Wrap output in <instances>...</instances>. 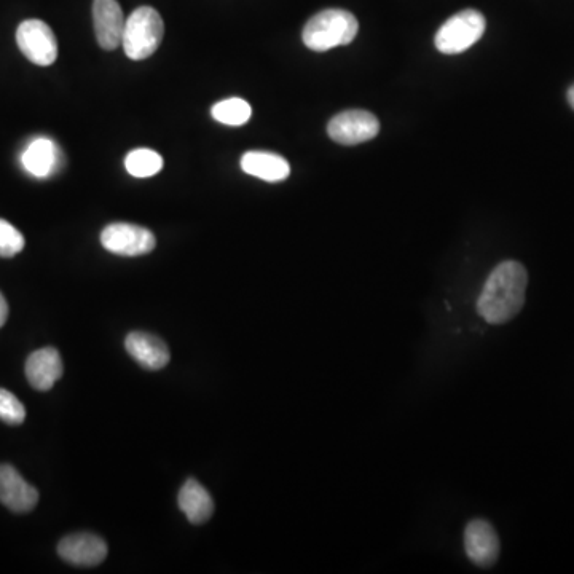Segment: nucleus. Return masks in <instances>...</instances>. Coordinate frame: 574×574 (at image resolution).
Instances as JSON below:
<instances>
[{
    "mask_svg": "<svg viewBox=\"0 0 574 574\" xmlns=\"http://www.w3.org/2000/svg\"><path fill=\"white\" fill-rule=\"evenodd\" d=\"M0 420L10 426H20L26 420V409L20 399L0 388Z\"/></svg>",
    "mask_w": 574,
    "mask_h": 574,
    "instance_id": "nucleus-20",
    "label": "nucleus"
},
{
    "mask_svg": "<svg viewBox=\"0 0 574 574\" xmlns=\"http://www.w3.org/2000/svg\"><path fill=\"white\" fill-rule=\"evenodd\" d=\"M165 36V23L152 7H139L128 16L123 31L122 47L133 61L150 58Z\"/></svg>",
    "mask_w": 574,
    "mask_h": 574,
    "instance_id": "nucleus-3",
    "label": "nucleus"
},
{
    "mask_svg": "<svg viewBox=\"0 0 574 574\" xmlns=\"http://www.w3.org/2000/svg\"><path fill=\"white\" fill-rule=\"evenodd\" d=\"M125 348L131 354V358L146 369L160 370L170 362V350L157 335L131 332L125 339Z\"/></svg>",
    "mask_w": 574,
    "mask_h": 574,
    "instance_id": "nucleus-13",
    "label": "nucleus"
},
{
    "mask_svg": "<svg viewBox=\"0 0 574 574\" xmlns=\"http://www.w3.org/2000/svg\"><path fill=\"white\" fill-rule=\"evenodd\" d=\"M126 171L134 177H152L160 173L163 168L162 155L155 150L138 149L133 150L125 158Z\"/></svg>",
    "mask_w": 574,
    "mask_h": 574,
    "instance_id": "nucleus-17",
    "label": "nucleus"
},
{
    "mask_svg": "<svg viewBox=\"0 0 574 574\" xmlns=\"http://www.w3.org/2000/svg\"><path fill=\"white\" fill-rule=\"evenodd\" d=\"M380 131V122L374 114L367 111H345L335 115L329 125L327 134L332 141L343 146H356L370 141Z\"/></svg>",
    "mask_w": 574,
    "mask_h": 574,
    "instance_id": "nucleus-7",
    "label": "nucleus"
},
{
    "mask_svg": "<svg viewBox=\"0 0 574 574\" xmlns=\"http://www.w3.org/2000/svg\"><path fill=\"white\" fill-rule=\"evenodd\" d=\"M101 243L107 251L117 256L138 257L154 251L157 240L154 233L141 225L117 222L103 230Z\"/></svg>",
    "mask_w": 574,
    "mask_h": 574,
    "instance_id": "nucleus-6",
    "label": "nucleus"
},
{
    "mask_svg": "<svg viewBox=\"0 0 574 574\" xmlns=\"http://www.w3.org/2000/svg\"><path fill=\"white\" fill-rule=\"evenodd\" d=\"M24 244L26 241H24L23 233L15 229L10 222L0 219V257L4 259L15 257L23 251Z\"/></svg>",
    "mask_w": 574,
    "mask_h": 574,
    "instance_id": "nucleus-19",
    "label": "nucleus"
},
{
    "mask_svg": "<svg viewBox=\"0 0 574 574\" xmlns=\"http://www.w3.org/2000/svg\"><path fill=\"white\" fill-rule=\"evenodd\" d=\"M179 508L184 512L189 522L195 525L208 522L213 517L214 501L203 485L198 484L197 480L189 479L182 485L179 492Z\"/></svg>",
    "mask_w": 574,
    "mask_h": 574,
    "instance_id": "nucleus-15",
    "label": "nucleus"
},
{
    "mask_svg": "<svg viewBox=\"0 0 574 574\" xmlns=\"http://www.w3.org/2000/svg\"><path fill=\"white\" fill-rule=\"evenodd\" d=\"M63 372V359L52 346L34 351L26 361V377L29 385L37 391L52 390L53 385L63 377Z\"/></svg>",
    "mask_w": 574,
    "mask_h": 574,
    "instance_id": "nucleus-12",
    "label": "nucleus"
},
{
    "mask_svg": "<svg viewBox=\"0 0 574 574\" xmlns=\"http://www.w3.org/2000/svg\"><path fill=\"white\" fill-rule=\"evenodd\" d=\"M214 120L224 125L241 126L249 122L252 115L251 106L241 98H230L214 104L211 109Z\"/></svg>",
    "mask_w": 574,
    "mask_h": 574,
    "instance_id": "nucleus-18",
    "label": "nucleus"
},
{
    "mask_svg": "<svg viewBox=\"0 0 574 574\" xmlns=\"http://www.w3.org/2000/svg\"><path fill=\"white\" fill-rule=\"evenodd\" d=\"M464 549L477 567L490 568L500 557V538L492 523L474 519L464 530Z\"/></svg>",
    "mask_w": 574,
    "mask_h": 574,
    "instance_id": "nucleus-8",
    "label": "nucleus"
},
{
    "mask_svg": "<svg viewBox=\"0 0 574 574\" xmlns=\"http://www.w3.org/2000/svg\"><path fill=\"white\" fill-rule=\"evenodd\" d=\"M241 170L262 181L281 182L291 174V166L281 155L272 152H246L241 158Z\"/></svg>",
    "mask_w": 574,
    "mask_h": 574,
    "instance_id": "nucleus-14",
    "label": "nucleus"
},
{
    "mask_svg": "<svg viewBox=\"0 0 574 574\" xmlns=\"http://www.w3.org/2000/svg\"><path fill=\"white\" fill-rule=\"evenodd\" d=\"M528 273L520 262L506 260L490 273L477 300L479 315L490 324L516 318L525 303Z\"/></svg>",
    "mask_w": 574,
    "mask_h": 574,
    "instance_id": "nucleus-1",
    "label": "nucleus"
},
{
    "mask_svg": "<svg viewBox=\"0 0 574 574\" xmlns=\"http://www.w3.org/2000/svg\"><path fill=\"white\" fill-rule=\"evenodd\" d=\"M16 44L21 53L37 66H52L58 58L55 32L44 21H23L16 31Z\"/></svg>",
    "mask_w": 574,
    "mask_h": 574,
    "instance_id": "nucleus-5",
    "label": "nucleus"
},
{
    "mask_svg": "<svg viewBox=\"0 0 574 574\" xmlns=\"http://www.w3.org/2000/svg\"><path fill=\"white\" fill-rule=\"evenodd\" d=\"M58 160V147L55 146V142L47 138L32 141L21 157V162H23L26 171L36 177L50 176L58 166Z\"/></svg>",
    "mask_w": 574,
    "mask_h": 574,
    "instance_id": "nucleus-16",
    "label": "nucleus"
},
{
    "mask_svg": "<svg viewBox=\"0 0 574 574\" xmlns=\"http://www.w3.org/2000/svg\"><path fill=\"white\" fill-rule=\"evenodd\" d=\"M359 32V23L353 13L329 8L316 13L303 28V44L313 52H327L331 48L350 45Z\"/></svg>",
    "mask_w": 574,
    "mask_h": 574,
    "instance_id": "nucleus-2",
    "label": "nucleus"
},
{
    "mask_svg": "<svg viewBox=\"0 0 574 574\" xmlns=\"http://www.w3.org/2000/svg\"><path fill=\"white\" fill-rule=\"evenodd\" d=\"M125 15L117 0H93V24L99 47L107 52L122 45Z\"/></svg>",
    "mask_w": 574,
    "mask_h": 574,
    "instance_id": "nucleus-10",
    "label": "nucleus"
},
{
    "mask_svg": "<svg viewBox=\"0 0 574 574\" xmlns=\"http://www.w3.org/2000/svg\"><path fill=\"white\" fill-rule=\"evenodd\" d=\"M0 503L18 514L32 511L39 503L37 488L29 485L12 464H0Z\"/></svg>",
    "mask_w": 574,
    "mask_h": 574,
    "instance_id": "nucleus-11",
    "label": "nucleus"
},
{
    "mask_svg": "<svg viewBox=\"0 0 574 574\" xmlns=\"http://www.w3.org/2000/svg\"><path fill=\"white\" fill-rule=\"evenodd\" d=\"M567 99L568 103H570L571 109L574 111V83L570 88H568Z\"/></svg>",
    "mask_w": 574,
    "mask_h": 574,
    "instance_id": "nucleus-22",
    "label": "nucleus"
},
{
    "mask_svg": "<svg viewBox=\"0 0 574 574\" xmlns=\"http://www.w3.org/2000/svg\"><path fill=\"white\" fill-rule=\"evenodd\" d=\"M8 319V303L4 295L0 292V327L7 323Z\"/></svg>",
    "mask_w": 574,
    "mask_h": 574,
    "instance_id": "nucleus-21",
    "label": "nucleus"
},
{
    "mask_svg": "<svg viewBox=\"0 0 574 574\" xmlns=\"http://www.w3.org/2000/svg\"><path fill=\"white\" fill-rule=\"evenodd\" d=\"M485 28L487 21L482 13L477 10H463L442 24L434 44L444 55H460L482 39Z\"/></svg>",
    "mask_w": 574,
    "mask_h": 574,
    "instance_id": "nucleus-4",
    "label": "nucleus"
},
{
    "mask_svg": "<svg viewBox=\"0 0 574 574\" xmlns=\"http://www.w3.org/2000/svg\"><path fill=\"white\" fill-rule=\"evenodd\" d=\"M58 554L75 567H98L106 560L107 544L91 533H77L59 541Z\"/></svg>",
    "mask_w": 574,
    "mask_h": 574,
    "instance_id": "nucleus-9",
    "label": "nucleus"
}]
</instances>
